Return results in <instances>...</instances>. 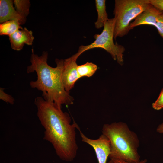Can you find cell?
<instances>
[{
	"mask_svg": "<svg viewBox=\"0 0 163 163\" xmlns=\"http://www.w3.org/2000/svg\"><path fill=\"white\" fill-rule=\"evenodd\" d=\"M155 27L157 29L159 34L163 38V13L158 18Z\"/></svg>",
	"mask_w": 163,
	"mask_h": 163,
	"instance_id": "cell-17",
	"label": "cell"
},
{
	"mask_svg": "<svg viewBox=\"0 0 163 163\" xmlns=\"http://www.w3.org/2000/svg\"><path fill=\"white\" fill-rule=\"evenodd\" d=\"M20 23L16 20L8 21L0 24V35L9 36L19 29H23Z\"/></svg>",
	"mask_w": 163,
	"mask_h": 163,
	"instance_id": "cell-12",
	"label": "cell"
},
{
	"mask_svg": "<svg viewBox=\"0 0 163 163\" xmlns=\"http://www.w3.org/2000/svg\"><path fill=\"white\" fill-rule=\"evenodd\" d=\"M77 129L80 132L82 141L88 144L94 149L98 163H106L110 154V142L107 138L102 134L97 139H90L82 132L79 126Z\"/></svg>",
	"mask_w": 163,
	"mask_h": 163,
	"instance_id": "cell-6",
	"label": "cell"
},
{
	"mask_svg": "<svg viewBox=\"0 0 163 163\" xmlns=\"http://www.w3.org/2000/svg\"><path fill=\"white\" fill-rule=\"evenodd\" d=\"M156 131L161 133H163V123L160 124L156 129Z\"/></svg>",
	"mask_w": 163,
	"mask_h": 163,
	"instance_id": "cell-20",
	"label": "cell"
},
{
	"mask_svg": "<svg viewBox=\"0 0 163 163\" xmlns=\"http://www.w3.org/2000/svg\"><path fill=\"white\" fill-rule=\"evenodd\" d=\"M14 1L11 0H0V22L10 21H18L21 25L24 24L26 19L22 18L13 6Z\"/></svg>",
	"mask_w": 163,
	"mask_h": 163,
	"instance_id": "cell-10",
	"label": "cell"
},
{
	"mask_svg": "<svg viewBox=\"0 0 163 163\" xmlns=\"http://www.w3.org/2000/svg\"><path fill=\"white\" fill-rule=\"evenodd\" d=\"M13 1L16 11L22 18L26 19L29 13L30 1L14 0Z\"/></svg>",
	"mask_w": 163,
	"mask_h": 163,
	"instance_id": "cell-14",
	"label": "cell"
},
{
	"mask_svg": "<svg viewBox=\"0 0 163 163\" xmlns=\"http://www.w3.org/2000/svg\"><path fill=\"white\" fill-rule=\"evenodd\" d=\"M151 5L149 0H115L114 38L127 35L131 21Z\"/></svg>",
	"mask_w": 163,
	"mask_h": 163,
	"instance_id": "cell-4",
	"label": "cell"
},
{
	"mask_svg": "<svg viewBox=\"0 0 163 163\" xmlns=\"http://www.w3.org/2000/svg\"><path fill=\"white\" fill-rule=\"evenodd\" d=\"M4 89L3 88H0V99L7 103L13 104L15 101L14 99L11 95L5 93Z\"/></svg>",
	"mask_w": 163,
	"mask_h": 163,
	"instance_id": "cell-15",
	"label": "cell"
},
{
	"mask_svg": "<svg viewBox=\"0 0 163 163\" xmlns=\"http://www.w3.org/2000/svg\"><path fill=\"white\" fill-rule=\"evenodd\" d=\"M105 2V0L95 1L97 18L94 24L95 28L97 29L104 27L105 24L109 19L106 11Z\"/></svg>",
	"mask_w": 163,
	"mask_h": 163,
	"instance_id": "cell-11",
	"label": "cell"
},
{
	"mask_svg": "<svg viewBox=\"0 0 163 163\" xmlns=\"http://www.w3.org/2000/svg\"><path fill=\"white\" fill-rule=\"evenodd\" d=\"M102 134L110 141V158H115L135 163L140 161L138 153L139 141L137 134L125 123L120 122L105 124Z\"/></svg>",
	"mask_w": 163,
	"mask_h": 163,
	"instance_id": "cell-3",
	"label": "cell"
},
{
	"mask_svg": "<svg viewBox=\"0 0 163 163\" xmlns=\"http://www.w3.org/2000/svg\"><path fill=\"white\" fill-rule=\"evenodd\" d=\"M149 1L152 5L163 11V0H149Z\"/></svg>",
	"mask_w": 163,
	"mask_h": 163,
	"instance_id": "cell-18",
	"label": "cell"
},
{
	"mask_svg": "<svg viewBox=\"0 0 163 163\" xmlns=\"http://www.w3.org/2000/svg\"><path fill=\"white\" fill-rule=\"evenodd\" d=\"M34 104L37 107V116L45 129L44 139L52 144L61 160L72 161L78 149L75 132L78 125L74 121L71 124L69 114L53 102L37 97Z\"/></svg>",
	"mask_w": 163,
	"mask_h": 163,
	"instance_id": "cell-1",
	"label": "cell"
},
{
	"mask_svg": "<svg viewBox=\"0 0 163 163\" xmlns=\"http://www.w3.org/2000/svg\"><path fill=\"white\" fill-rule=\"evenodd\" d=\"M34 39L32 31L26 27L18 30L9 36L11 47L16 51L22 50L25 44L31 45Z\"/></svg>",
	"mask_w": 163,
	"mask_h": 163,
	"instance_id": "cell-8",
	"label": "cell"
},
{
	"mask_svg": "<svg viewBox=\"0 0 163 163\" xmlns=\"http://www.w3.org/2000/svg\"><path fill=\"white\" fill-rule=\"evenodd\" d=\"M163 13V11L152 5L131 23L130 27L132 29L135 27L144 24L155 26L158 18Z\"/></svg>",
	"mask_w": 163,
	"mask_h": 163,
	"instance_id": "cell-9",
	"label": "cell"
},
{
	"mask_svg": "<svg viewBox=\"0 0 163 163\" xmlns=\"http://www.w3.org/2000/svg\"><path fill=\"white\" fill-rule=\"evenodd\" d=\"M76 60L72 56L64 60L62 79L64 88L68 92L73 88L75 82L80 78L77 72Z\"/></svg>",
	"mask_w": 163,
	"mask_h": 163,
	"instance_id": "cell-7",
	"label": "cell"
},
{
	"mask_svg": "<svg viewBox=\"0 0 163 163\" xmlns=\"http://www.w3.org/2000/svg\"><path fill=\"white\" fill-rule=\"evenodd\" d=\"M30 57L31 64L27 67V72L30 73L35 72L37 79L30 82V87L42 92V96L45 100L53 102L62 108V104H72L74 99L65 90L62 82L64 60L56 59V66H49L47 61L48 53L43 51L40 56L35 54L33 48Z\"/></svg>",
	"mask_w": 163,
	"mask_h": 163,
	"instance_id": "cell-2",
	"label": "cell"
},
{
	"mask_svg": "<svg viewBox=\"0 0 163 163\" xmlns=\"http://www.w3.org/2000/svg\"><path fill=\"white\" fill-rule=\"evenodd\" d=\"M97 69V65L91 62H87L78 66L77 72L79 78L83 77L92 76Z\"/></svg>",
	"mask_w": 163,
	"mask_h": 163,
	"instance_id": "cell-13",
	"label": "cell"
},
{
	"mask_svg": "<svg viewBox=\"0 0 163 163\" xmlns=\"http://www.w3.org/2000/svg\"><path fill=\"white\" fill-rule=\"evenodd\" d=\"M147 160L146 159H144L141 160L140 161L138 162L135 163H147ZM107 163H132L126 162V161L121 160L115 159L110 158V160Z\"/></svg>",
	"mask_w": 163,
	"mask_h": 163,
	"instance_id": "cell-19",
	"label": "cell"
},
{
	"mask_svg": "<svg viewBox=\"0 0 163 163\" xmlns=\"http://www.w3.org/2000/svg\"><path fill=\"white\" fill-rule=\"evenodd\" d=\"M114 26V18L109 19L105 24L101 33L94 36L95 40L90 44L80 46L77 52L72 56L73 58L77 60L86 51L94 48H101L109 53L119 64L123 65V53L125 49L122 45L113 41Z\"/></svg>",
	"mask_w": 163,
	"mask_h": 163,
	"instance_id": "cell-5",
	"label": "cell"
},
{
	"mask_svg": "<svg viewBox=\"0 0 163 163\" xmlns=\"http://www.w3.org/2000/svg\"><path fill=\"white\" fill-rule=\"evenodd\" d=\"M152 107L156 110H159L163 108V88L156 101L152 104Z\"/></svg>",
	"mask_w": 163,
	"mask_h": 163,
	"instance_id": "cell-16",
	"label": "cell"
}]
</instances>
